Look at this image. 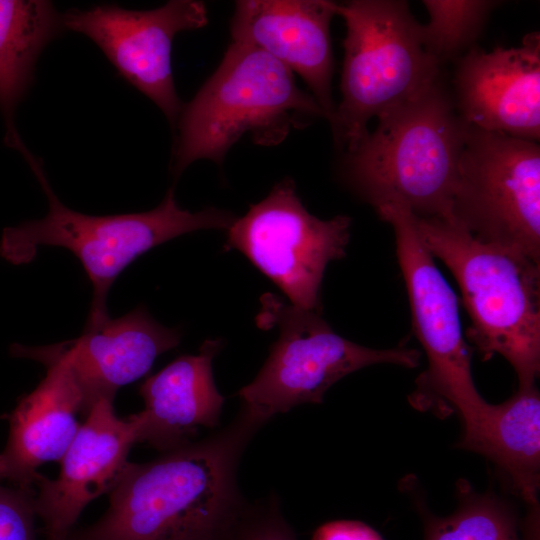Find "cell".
Masks as SVG:
<instances>
[{
	"label": "cell",
	"mask_w": 540,
	"mask_h": 540,
	"mask_svg": "<svg viewBox=\"0 0 540 540\" xmlns=\"http://www.w3.org/2000/svg\"><path fill=\"white\" fill-rule=\"evenodd\" d=\"M429 22L420 24L425 50L441 65L456 57L478 36L495 1L425 0Z\"/></svg>",
	"instance_id": "cell-21"
},
{
	"label": "cell",
	"mask_w": 540,
	"mask_h": 540,
	"mask_svg": "<svg viewBox=\"0 0 540 540\" xmlns=\"http://www.w3.org/2000/svg\"><path fill=\"white\" fill-rule=\"evenodd\" d=\"M229 540H296L277 503L247 509Z\"/></svg>",
	"instance_id": "cell-23"
},
{
	"label": "cell",
	"mask_w": 540,
	"mask_h": 540,
	"mask_svg": "<svg viewBox=\"0 0 540 540\" xmlns=\"http://www.w3.org/2000/svg\"><path fill=\"white\" fill-rule=\"evenodd\" d=\"M0 418H2V416H0Z\"/></svg>",
	"instance_id": "cell-25"
},
{
	"label": "cell",
	"mask_w": 540,
	"mask_h": 540,
	"mask_svg": "<svg viewBox=\"0 0 540 540\" xmlns=\"http://www.w3.org/2000/svg\"><path fill=\"white\" fill-rule=\"evenodd\" d=\"M181 332L158 323L140 305L119 318L84 327L72 340L27 346L13 343L14 358L41 364L62 362L70 371L82 397L85 417L101 400L113 402L117 391L146 375L161 354L177 347Z\"/></svg>",
	"instance_id": "cell-12"
},
{
	"label": "cell",
	"mask_w": 540,
	"mask_h": 540,
	"mask_svg": "<svg viewBox=\"0 0 540 540\" xmlns=\"http://www.w3.org/2000/svg\"><path fill=\"white\" fill-rule=\"evenodd\" d=\"M458 447L493 462L529 506H538L540 484V396L536 385L519 388L506 401L488 404L463 430Z\"/></svg>",
	"instance_id": "cell-18"
},
{
	"label": "cell",
	"mask_w": 540,
	"mask_h": 540,
	"mask_svg": "<svg viewBox=\"0 0 540 540\" xmlns=\"http://www.w3.org/2000/svg\"><path fill=\"white\" fill-rule=\"evenodd\" d=\"M46 375L30 393L19 398L8 416L9 436L0 452V480L32 488L48 462H59L81 424L82 397L68 368L45 363Z\"/></svg>",
	"instance_id": "cell-17"
},
{
	"label": "cell",
	"mask_w": 540,
	"mask_h": 540,
	"mask_svg": "<svg viewBox=\"0 0 540 540\" xmlns=\"http://www.w3.org/2000/svg\"><path fill=\"white\" fill-rule=\"evenodd\" d=\"M459 504L447 517L427 520L425 540H523L513 511L491 494L459 487Z\"/></svg>",
	"instance_id": "cell-20"
},
{
	"label": "cell",
	"mask_w": 540,
	"mask_h": 540,
	"mask_svg": "<svg viewBox=\"0 0 540 540\" xmlns=\"http://www.w3.org/2000/svg\"><path fill=\"white\" fill-rule=\"evenodd\" d=\"M455 108L470 126L516 138H540V36L526 35L517 48L490 52L474 46L454 75Z\"/></svg>",
	"instance_id": "cell-14"
},
{
	"label": "cell",
	"mask_w": 540,
	"mask_h": 540,
	"mask_svg": "<svg viewBox=\"0 0 540 540\" xmlns=\"http://www.w3.org/2000/svg\"><path fill=\"white\" fill-rule=\"evenodd\" d=\"M451 218L482 242L540 262V147L468 125Z\"/></svg>",
	"instance_id": "cell-9"
},
{
	"label": "cell",
	"mask_w": 540,
	"mask_h": 540,
	"mask_svg": "<svg viewBox=\"0 0 540 540\" xmlns=\"http://www.w3.org/2000/svg\"><path fill=\"white\" fill-rule=\"evenodd\" d=\"M35 492L0 484V540H37Z\"/></svg>",
	"instance_id": "cell-22"
},
{
	"label": "cell",
	"mask_w": 540,
	"mask_h": 540,
	"mask_svg": "<svg viewBox=\"0 0 540 540\" xmlns=\"http://www.w3.org/2000/svg\"><path fill=\"white\" fill-rule=\"evenodd\" d=\"M207 23V8L197 0H172L144 11L97 5L62 14L64 29L94 41L119 74L152 100L171 125L182 109L172 72L173 40L178 33Z\"/></svg>",
	"instance_id": "cell-11"
},
{
	"label": "cell",
	"mask_w": 540,
	"mask_h": 540,
	"mask_svg": "<svg viewBox=\"0 0 540 540\" xmlns=\"http://www.w3.org/2000/svg\"><path fill=\"white\" fill-rule=\"evenodd\" d=\"M346 24L342 99L330 121L335 140L352 152L373 117L407 102L440 76L424 48L420 23L406 1L353 0L337 4Z\"/></svg>",
	"instance_id": "cell-6"
},
{
	"label": "cell",
	"mask_w": 540,
	"mask_h": 540,
	"mask_svg": "<svg viewBox=\"0 0 540 540\" xmlns=\"http://www.w3.org/2000/svg\"><path fill=\"white\" fill-rule=\"evenodd\" d=\"M132 415L119 418L113 402L101 400L86 415L61 458L59 474H43L35 485L34 506L45 540H68L84 508L116 485L136 441Z\"/></svg>",
	"instance_id": "cell-13"
},
{
	"label": "cell",
	"mask_w": 540,
	"mask_h": 540,
	"mask_svg": "<svg viewBox=\"0 0 540 540\" xmlns=\"http://www.w3.org/2000/svg\"><path fill=\"white\" fill-rule=\"evenodd\" d=\"M417 231L454 276L470 318L467 338L489 360L504 357L518 387L540 371V262L472 236L452 218H419Z\"/></svg>",
	"instance_id": "cell-3"
},
{
	"label": "cell",
	"mask_w": 540,
	"mask_h": 540,
	"mask_svg": "<svg viewBox=\"0 0 540 540\" xmlns=\"http://www.w3.org/2000/svg\"><path fill=\"white\" fill-rule=\"evenodd\" d=\"M63 29L62 14L50 1L0 0V111L5 142L20 152L25 145L15 128V110L40 53Z\"/></svg>",
	"instance_id": "cell-19"
},
{
	"label": "cell",
	"mask_w": 540,
	"mask_h": 540,
	"mask_svg": "<svg viewBox=\"0 0 540 540\" xmlns=\"http://www.w3.org/2000/svg\"><path fill=\"white\" fill-rule=\"evenodd\" d=\"M335 15L337 3L327 0H241L231 18V38L297 73L331 121L335 105L330 24Z\"/></svg>",
	"instance_id": "cell-15"
},
{
	"label": "cell",
	"mask_w": 540,
	"mask_h": 540,
	"mask_svg": "<svg viewBox=\"0 0 540 540\" xmlns=\"http://www.w3.org/2000/svg\"><path fill=\"white\" fill-rule=\"evenodd\" d=\"M221 339L203 342L196 355H181L139 387L145 408L133 414L136 441L163 453L191 441L199 427L219 423L225 398L218 392L212 360Z\"/></svg>",
	"instance_id": "cell-16"
},
{
	"label": "cell",
	"mask_w": 540,
	"mask_h": 540,
	"mask_svg": "<svg viewBox=\"0 0 540 540\" xmlns=\"http://www.w3.org/2000/svg\"><path fill=\"white\" fill-rule=\"evenodd\" d=\"M325 113L294 74L264 51L231 41L215 72L179 114L172 172L194 161L220 165L246 133L261 146L280 144L293 128Z\"/></svg>",
	"instance_id": "cell-4"
},
{
	"label": "cell",
	"mask_w": 540,
	"mask_h": 540,
	"mask_svg": "<svg viewBox=\"0 0 540 540\" xmlns=\"http://www.w3.org/2000/svg\"><path fill=\"white\" fill-rule=\"evenodd\" d=\"M49 202L45 217L3 230L0 256L21 265L33 260L40 246L68 249L81 262L92 284V302L85 327L109 318L107 297L118 275L137 257L180 235L203 229H228L236 219L225 210L198 212L180 208L174 189L152 210L93 216L66 207L54 194L41 165L26 159Z\"/></svg>",
	"instance_id": "cell-5"
},
{
	"label": "cell",
	"mask_w": 540,
	"mask_h": 540,
	"mask_svg": "<svg viewBox=\"0 0 540 540\" xmlns=\"http://www.w3.org/2000/svg\"><path fill=\"white\" fill-rule=\"evenodd\" d=\"M262 419L243 406L211 436L145 463L128 462L105 513L68 540H229L247 508L239 459Z\"/></svg>",
	"instance_id": "cell-1"
},
{
	"label": "cell",
	"mask_w": 540,
	"mask_h": 540,
	"mask_svg": "<svg viewBox=\"0 0 540 540\" xmlns=\"http://www.w3.org/2000/svg\"><path fill=\"white\" fill-rule=\"evenodd\" d=\"M312 540H384L370 526L354 520L331 521L320 526Z\"/></svg>",
	"instance_id": "cell-24"
},
{
	"label": "cell",
	"mask_w": 540,
	"mask_h": 540,
	"mask_svg": "<svg viewBox=\"0 0 540 540\" xmlns=\"http://www.w3.org/2000/svg\"><path fill=\"white\" fill-rule=\"evenodd\" d=\"M375 210L394 230L414 333L428 360L412 400L418 408L458 413L466 429L480 418L489 403L473 381L471 350L464 339L457 297L422 242L414 214L396 203Z\"/></svg>",
	"instance_id": "cell-8"
},
{
	"label": "cell",
	"mask_w": 540,
	"mask_h": 540,
	"mask_svg": "<svg viewBox=\"0 0 540 540\" xmlns=\"http://www.w3.org/2000/svg\"><path fill=\"white\" fill-rule=\"evenodd\" d=\"M350 225L347 216L322 220L310 214L294 181L285 178L234 220L223 250L241 252L292 305L321 312L324 272L331 261L345 255Z\"/></svg>",
	"instance_id": "cell-10"
},
{
	"label": "cell",
	"mask_w": 540,
	"mask_h": 540,
	"mask_svg": "<svg viewBox=\"0 0 540 540\" xmlns=\"http://www.w3.org/2000/svg\"><path fill=\"white\" fill-rule=\"evenodd\" d=\"M467 128L437 80L378 117L347 153L348 181L374 208L396 203L419 218H451Z\"/></svg>",
	"instance_id": "cell-2"
},
{
	"label": "cell",
	"mask_w": 540,
	"mask_h": 540,
	"mask_svg": "<svg viewBox=\"0 0 540 540\" xmlns=\"http://www.w3.org/2000/svg\"><path fill=\"white\" fill-rule=\"evenodd\" d=\"M257 316L262 328L276 325L279 337L256 377L236 395L242 406L267 421L304 403H321L325 392L346 375L390 363L418 366L420 352L410 348L373 349L332 330L321 312L282 302L266 294Z\"/></svg>",
	"instance_id": "cell-7"
}]
</instances>
